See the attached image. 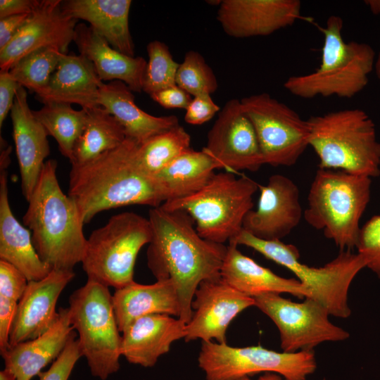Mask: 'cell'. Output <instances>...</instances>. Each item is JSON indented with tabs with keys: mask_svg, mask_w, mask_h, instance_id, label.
I'll return each instance as SVG.
<instances>
[{
	"mask_svg": "<svg viewBox=\"0 0 380 380\" xmlns=\"http://www.w3.org/2000/svg\"><path fill=\"white\" fill-rule=\"evenodd\" d=\"M148 220V267L157 280L173 282L181 305L179 318L187 324L196 289L202 281L220 276L227 246L202 238L186 211L160 205L149 210Z\"/></svg>",
	"mask_w": 380,
	"mask_h": 380,
	"instance_id": "cell-1",
	"label": "cell"
},
{
	"mask_svg": "<svg viewBox=\"0 0 380 380\" xmlns=\"http://www.w3.org/2000/svg\"><path fill=\"white\" fill-rule=\"evenodd\" d=\"M139 144L126 137L120 146L92 160L71 166L68 195L84 224L103 210L130 205L156 208L166 201L156 179L139 164Z\"/></svg>",
	"mask_w": 380,
	"mask_h": 380,
	"instance_id": "cell-2",
	"label": "cell"
},
{
	"mask_svg": "<svg viewBox=\"0 0 380 380\" xmlns=\"http://www.w3.org/2000/svg\"><path fill=\"white\" fill-rule=\"evenodd\" d=\"M56 168V160L45 161L23 221L44 262L54 270H72L83 260L87 239L79 209L63 192Z\"/></svg>",
	"mask_w": 380,
	"mask_h": 380,
	"instance_id": "cell-3",
	"label": "cell"
},
{
	"mask_svg": "<svg viewBox=\"0 0 380 380\" xmlns=\"http://www.w3.org/2000/svg\"><path fill=\"white\" fill-rule=\"evenodd\" d=\"M343 27L340 16L327 18L321 28L324 43L319 68L308 74L289 77L284 84L289 92L305 99L331 96L350 99L365 88L374 69L375 52L368 44L346 42Z\"/></svg>",
	"mask_w": 380,
	"mask_h": 380,
	"instance_id": "cell-4",
	"label": "cell"
},
{
	"mask_svg": "<svg viewBox=\"0 0 380 380\" xmlns=\"http://www.w3.org/2000/svg\"><path fill=\"white\" fill-rule=\"evenodd\" d=\"M309 146L319 168L370 178L380 175V142L375 125L364 110L348 108L311 116Z\"/></svg>",
	"mask_w": 380,
	"mask_h": 380,
	"instance_id": "cell-5",
	"label": "cell"
},
{
	"mask_svg": "<svg viewBox=\"0 0 380 380\" xmlns=\"http://www.w3.org/2000/svg\"><path fill=\"white\" fill-rule=\"evenodd\" d=\"M371 185L368 177L319 168L308 192L305 220L322 230L341 251L356 248Z\"/></svg>",
	"mask_w": 380,
	"mask_h": 380,
	"instance_id": "cell-6",
	"label": "cell"
},
{
	"mask_svg": "<svg viewBox=\"0 0 380 380\" xmlns=\"http://www.w3.org/2000/svg\"><path fill=\"white\" fill-rule=\"evenodd\" d=\"M229 242L251 248L289 270L310 290V298L324 305L330 315L341 318L350 315L348 290L358 272L367 267V261L360 253L341 251L324 266L314 267L300 262L299 251L295 246L281 241L262 240L242 229Z\"/></svg>",
	"mask_w": 380,
	"mask_h": 380,
	"instance_id": "cell-7",
	"label": "cell"
},
{
	"mask_svg": "<svg viewBox=\"0 0 380 380\" xmlns=\"http://www.w3.org/2000/svg\"><path fill=\"white\" fill-rule=\"evenodd\" d=\"M258 189L259 184L251 178L226 171L215 173L196 193L167 201L160 206L186 211L194 219L202 238L224 244L242 231L244 218L253 208V197Z\"/></svg>",
	"mask_w": 380,
	"mask_h": 380,
	"instance_id": "cell-8",
	"label": "cell"
},
{
	"mask_svg": "<svg viewBox=\"0 0 380 380\" xmlns=\"http://www.w3.org/2000/svg\"><path fill=\"white\" fill-rule=\"evenodd\" d=\"M70 321L78 332L91 375L107 379L120 369L122 336L108 287L89 280L69 298Z\"/></svg>",
	"mask_w": 380,
	"mask_h": 380,
	"instance_id": "cell-9",
	"label": "cell"
},
{
	"mask_svg": "<svg viewBox=\"0 0 380 380\" xmlns=\"http://www.w3.org/2000/svg\"><path fill=\"white\" fill-rule=\"evenodd\" d=\"M151 239L148 218L133 212L112 216L87 239L82 261L87 279L115 289L132 283L137 257Z\"/></svg>",
	"mask_w": 380,
	"mask_h": 380,
	"instance_id": "cell-10",
	"label": "cell"
},
{
	"mask_svg": "<svg viewBox=\"0 0 380 380\" xmlns=\"http://www.w3.org/2000/svg\"><path fill=\"white\" fill-rule=\"evenodd\" d=\"M198 363L205 380H239L266 372L286 380H306L317 368L313 350L277 352L261 346L233 347L213 341H202Z\"/></svg>",
	"mask_w": 380,
	"mask_h": 380,
	"instance_id": "cell-11",
	"label": "cell"
},
{
	"mask_svg": "<svg viewBox=\"0 0 380 380\" xmlns=\"http://www.w3.org/2000/svg\"><path fill=\"white\" fill-rule=\"evenodd\" d=\"M240 100L255 128L264 164L273 167L296 164L309 146L308 120L267 93Z\"/></svg>",
	"mask_w": 380,
	"mask_h": 380,
	"instance_id": "cell-12",
	"label": "cell"
},
{
	"mask_svg": "<svg viewBox=\"0 0 380 380\" xmlns=\"http://www.w3.org/2000/svg\"><path fill=\"white\" fill-rule=\"evenodd\" d=\"M253 298L255 306L277 326L284 352L313 350L323 342L341 341L350 336L347 331L329 321L328 310L312 298L297 303L278 293H265Z\"/></svg>",
	"mask_w": 380,
	"mask_h": 380,
	"instance_id": "cell-13",
	"label": "cell"
},
{
	"mask_svg": "<svg viewBox=\"0 0 380 380\" xmlns=\"http://www.w3.org/2000/svg\"><path fill=\"white\" fill-rule=\"evenodd\" d=\"M218 169L257 171L264 165L257 134L241 100L232 99L220 110L203 148Z\"/></svg>",
	"mask_w": 380,
	"mask_h": 380,
	"instance_id": "cell-14",
	"label": "cell"
},
{
	"mask_svg": "<svg viewBox=\"0 0 380 380\" xmlns=\"http://www.w3.org/2000/svg\"><path fill=\"white\" fill-rule=\"evenodd\" d=\"M255 306L253 298L237 291L221 276L202 281L196 289L186 324V341L226 343V332L232 320L242 311Z\"/></svg>",
	"mask_w": 380,
	"mask_h": 380,
	"instance_id": "cell-15",
	"label": "cell"
},
{
	"mask_svg": "<svg viewBox=\"0 0 380 380\" xmlns=\"http://www.w3.org/2000/svg\"><path fill=\"white\" fill-rule=\"evenodd\" d=\"M61 0H38L25 24L0 50L1 70H9L27 54L46 47L67 53L73 41L77 20L65 15Z\"/></svg>",
	"mask_w": 380,
	"mask_h": 380,
	"instance_id": "cell-16",
	"label": "cell"
},
{
	"mask_svg": "<svg viewBox=\"0 0 380 380\" xmlns=\"http://www.w3.org/2000/svg\"><path fill=\"white\" fill-rule=\"evenodd\" d=\"M258 190V206L246 215L243 229L262 240L281 241L303 216L299 189L289 177L276 174Z\"/></svg>",
	"mask_w": 380,
	"mask_h": 380,
	"instance_id": "cell-17",
	"label": "cell"
},
{
	"mask_svg": "<svg viewBox=\"0 0 380 380\" xmlns=\"http://www.w3.org/2000/svg\"><path fill=\"white\" fill-rule=\"evenodd\" d=\"M217 20L234 38L270 35L292 25L300 16L299 0H222Z\"/></svg>",
	"mask_w": 380,
	"mask_h": 380,
	"instance_id": "cell-18",
	"label": "cell"
},
{
	"mask_svg": "<svg viewBox=\"0 0 380 380\" xmlns=\"http://www.w3.org/2000/svg\"><path fill=\"white\" fill-rule=\"evenodd\" d=\"M75 276L73 270L53 269L43 279L28 281L18 303L9 335L10 346L34 339L52 327L58 315L57 300Z\"/></svg>",
	"mask_w": 380,
	"mask_h": 380,
	"instance_id": "cell-19",
	"label": "cell"
},
{
	"mask_svg": "<svg viewBox=\"0 0 380 380\" xmlns=\"http://www.w3.org/2000/svg\"><path fill=\"white\" fill-rule=\"evenodd\" d=\"M13 136L19 165L21 189L27 201L50 153L47 133L29 107L25 88L17 91L11 110Z\"/></svg>",
	"mask_w": 380,
	"mask_h": 380,
	"instance_id": "cell-20",
	"label": "cell"
},
{
	"mask_svg": "<svg viewBox=\"0 0 380 380\" xmlns=\"http://www.w3.org/2000/svg\"><path fill=\"white\" fill-rule=\"evenodd\" d=\"M186 324L166 314L139 317L122 333L121 355L131 364L153 367L173 342L185 338Z\"/></svg>",
	"mask_w": 380,
	"mask_h": 380,
	"instance_id": "cell-21",
	"label": "cell"
},
{
	"mask_svg": "<svg viewBox=\"0 0 380 380\" xmlns=\"http://www.w3.org/2000/svg\"><path fill=\"white\" fill-rule=\"evenodd\" d=\"M52 327L39 336L10 346L1 353L4 369L16 380H31L55 361L76 333L70 321L69 309L60 308Z\"/></svg>",
	"mask_w": 380,
	"mask_h": 380,
	"instance_id": "cell-22",
	"label": "cell"
},
{
	"mask_svg": "<svg viewBox=\"0 0 380 380\" xmlns=\"http://www.w3.org/2000/svg\"><path fill=\"white\" fill-rule=\"evenodd\" d=\"M103 83L85 56L62 53L49 84L36 95L43 103H75L84 108H93L99 106V93Z\"/></svg>",
	"mask_w": 380,
	"mask_h": 380,
	"instance_id": "cell-23",
	"label": "cell"
},
{
	"mask_svg": "<svg viewBox=\"0 0 380 380\" xmlns=\"http://www.w3.org/2000/svg\"><path fill=\"white\" fill-rule=\"evenodd\" d=\"M73 42L80 54L93 63L103 82L119 80L125 83L133 92L142 91L147 63L144 58L120 52L91 27L84 23L76 25Z\"/></svg>",
	"mask_w": 380,
	"mask_h": 380,
	"instance_id": "cell-24",
	"label": "cell"
},
{
	"mask_svg": "<svg viewBox=\"0 0 380 380\" xmlns=\"http://www.w3.org/2000/svg\"><path fill=\"white\" fill-rule=\"evenodd\" d=\"M238 245L229 242L220 271L230 286L251 298L265 293H290L299 298H311V291L298 279L280 277L243 255Z\"/></svg>",
	"mask_w": 380,
	"mask_h": 380,
	"instance_id": "cell-25",
	"label": "cell"
},
{
	"mask_svg": "<svg viewBox=\"0 0 380 380\" xmlns=\"http://www.w3.org/2000/svg\"><path fill=\"white\" fill-rule=\"evenodd\" d=\"M8 175L0 173V260L16 267L27 279L38 281L53 270L37 254L30 230L14 216L8 200Z\"/></svg>",
	"mask_w": 380,
	"mask_h": 380,
	"instance_id": "cell-26",
	"label": "cell"
},
{
	"mask_svg": "<svg viewBox=\"0 0 380 380\" xmlns=\"http://www.w3.org/2000/svg\"><path fill=\"white\" fill-rule=\"evenodd\" d=\"M134 99L133 91L122 81L104 82L99 89V105L122 125L127 138L140 144L180 125L176 115L148 114L136 104Z\"/></svg>",
	"mask_w": 380,
	"mask_h": 380,
	"instance_id": "cell-27",
	"label": "cell"
},
{
	"mask_svg": "<svg viewBox=\"0 0 380 380\" xmlns=\"http://www.w3.org/2000/svg\"><path fill=\"white\" fill-rule=\"evenodd\" d=\"M130 0H67L63 12L89 23L96 32L120 52L134 56L135 48L129 27Z\"/></svg>",
	"mask_w": 380,
	"mask_h": 380,
	"instance_id": "cell-28",
	"label": "cell"
},
{
	"mask_svg": "<svg viewBox=\"0 0 380 380\" xmlns=\"http://www.w3.org/2000/svg\"><path fill=\"white\" fill-rule=\"evenodd\" d=\"M113 300L115 318L122 333L143 316L166 314L179 318L181 315L177 291L170 279L157 280L152 284L133 281L115 289Z\"/></svg>",
	"mask_w": 380,
	"mask_h": 380,
	"instance_id": "cell-29",
	"label": "cell"
},
{
	"mask_svg": "<svg viewBox=\"0 0 380 380\" xmlns=\"http://www.w3.org/2000/svg\"><path fill=\"white\" fill-rule=\"evenodd\" d=\"M218 169L215 160L203 149L183 152L153 177L167 201L191 196L205 186Z\"/></svg>",
	"mask_w": 380,
	"mask_h": 380,
	"instance_id": "cell-30",
	"label": "cell"
},
{
	"mask_svg": "<svg viewBox=\"0 0 380 380\" xmlns=\"http://www.w3.org/2000/svg\"><path fill=\"white\" fill-rule=\"evenodd\" d=\"M85 109V126L75 145L70 160L71 166L80 165L92 160L118 147L126 139L122 125L102 106Z\"/></svg>",
	"mask_w": 380,
	"mask_h": 380,
	"instance_id": "cell-31",
	"label": "cell"
},
{
	"mask_svg": "<svg viewBox=\"0 0 380 380\" xmlns=\"http://www.w3.org/2000/svg\"><path fill=\"white\" fill-rule=\"evenodd\" d=\"M32 113L47 134L56 139L61 153L70 160L85 126L86 109L75 110L71 104L49 102Z\"/></svg>",
	"mask_w": 380,
	"mask_h": 380,
	"instance_id": "cell-32",
	"label": "cell"
},
{
	"mask_svg": "<svg viewBox=\"0 0 380 380\" xmlns=\"http://www.w3.org/2000/svg\"><path fill=\"white\" fill-rule=\"evenodd\" d=\"M189 148L191 136L179 125L139 144L137 160L142 170L153 177Z\"/></svg>",
	"mask_w": 380,
	"mask_h": 380,
	"instance_id": "cell-33",
	"label": "cell"
},
{
	"mask_svg": "<svg viewBox=\"0 0 380 380\" xmlns=\"http://www.w3.org/2000/svg\"><path fill=\"white\" fill-rule=\"evenodd\" d=\"M61 53L51 47L35 50L20 58L9 72L21 87L37 94L49 84Z\"/></svg>",
	"mask_w": 380,
	"mask_h": 380,
	"instance_id": "cell-34",
	"label": "cell"
},
{
	"mask_svg": "<svg viewBox=\"0 0 380 380\" xmlns=\"http://www.w3.org/2000/svg\"><path fill=\"white\" fill-rule=\"evenodd\" d=\"M148 61L145 68L142 91L149 96L176 85V75L179 63L173 58L168 46L154 40L146 47Z\"/></svg>",
	"mask_w": 380,
	"mask_h": 380,
	"instance_id": "cell-35",
	"label": "cell"
},
{
	"mask_svg": "<svg viewBox=\"0 0 380 380\" xmlns=\"http://www.w3.org/2000/svg\"><path fill=\"white\" fill-rule=\"evenodd\" d=\"M176 84L193 97L211 95L218 89L213 69L200 53L193 50L187 51L179 63Z\"/></svg>",
	"mask_w": 380,
	"mask_h": 380,
	"instance_id": "cell-36",
	"label": "cell"
},
{
	"mask_svg": "<svg viewBox=\"0 0 380 380\" xmlns=\"http://www.w3.org/2000/svg\"><path fill=\"white\" fill-rule=\"evenodd\" d=\"M357 253L367 261V267L380 278V215H374L360 228Z\"/></svg>",
	"mask_w": 380,
	"mask_h": 380,
	"instance_id": "cell-37",
	"label": "cell"
},
{
	"mask_svg": "<svg viewBox=\"0 0 380 380\" xmlns=\"http://www.w3.org/2000/svg\"><path fill=\"white\" fill-rule=\"evenodd\" d=\"M75 336L68 341L49 369L38 374L39 380H68L75 364L82 357L79 341Z\"/></svg>",
	"mask_w": 380,
	"mask_h": 380,
	"instance_id": "cell-38",
	"label": "cell"
},
{
	"mask_svg": "<svg viewBox=\"0 0 380 380\" xmlns=\"http://www.w3.org/2000/svg\"><path fill=\"white\" fill-rule=\"evenodd\" d=\"M28 281L13 265L0 260V297L18 302Z\"/></svg>",
	"mask_w": 380,
	"mask_h": 380,
	"instance_id": "cell-39",
	"label": "cell"
},
{
	"mask_svg": "<svg viewBox=\"0 0 380 380\" xmlns=\"http://www.w3.org/2000/svg\"><path fill=\"white\" fill-rule=\"evenodd\" d=\"M220 110L211 95L194 96L186 109L184 120L190 125H200L210 120Z\"/></svg>",
	"mask_w": 380,
	"mask_h": 380,
	"instance_id": "cell-40",
	"label": "cell"
},
{
	"mask_svg": "<svg viewBox=\"0 0 380 380\" xmlns=\"http://www.w3.org/2000/svg\"><path fill=\"white\" fill-rule=\"evenodd\" d=\"M20 87L11 75L9 70H0V128L11 110Z\"/></svg>",
	"mask_w": 380,
	"mask_h": 380,
	"instance_id": "cell-41",
	"label": "cell"
},
{
	"mask_svg": "<svg viewBox=\"0 0 380 380\" xmlns=\"http://www.w3.org/2000/svg\"><path fill=\"white\" fill-rule=\"evenodd\" d=\"M150 96L155 102L167 109L186 110L192 99L189 93L177 84L160 90Z\"/></svg>",
	"mask_w": 380,
	"mask_h": 380,
	"instance_id": "cell-42",
	"label": "cell"
},
{
	"mask_svg": "<svg viewBox=\"0 0 380 380\" xmlns=\"http://www.w3.org/2000/svg\"><path fill=\"white\" fill-rule=\"evenodd\" d=\"M18 302L0 297V353L9 346V335Z\"/></svg>",
	"mask_w": 380,
	"mask_h": 380,
	"instance_id": "cell-43",
	"label": "cell"
},
{
	"mask_svg": "<svg viewBox=\"0 0 380 380\" xmlns=\"http://www.w3.org/2000/svg\"><path fill=\"white\" fill-rule=\"evenodd\" d=\"M30 14L12 15L0 19V50L13 39Z\"/></svg>",
	"mask_w": 380,
	"mask_h": 380,
	"instance_id": "cell-44",
	"label": "cell"
},
{
	"mask_svg": "<svg viewBox=\"0 0 380 380\" xmlns=\"http://www.w3.org/2000/svg\"><path fill=\"white\" fill-rule=\"evenodd\" d=\"M38 0H1L0 19L12 15L29 14L34 9Z\"/></svg>",
	"mask_w": 380,
	"mask_h": 380,
	"instance_id": "cell-45",
	"label": "cell"
},
{
	"mask_svg": "<svg viewBox=\"0 0 380 380\" xmlns=\"http://www.w3.org/2000/svg\"><path fill=\"white\" fill-rule=\"evenodd\" d=\"M239 380H286L282 376L274 372L263 373L257 379H253L251 377H244Z\"/></svg>",
	"mask_w": 380,
	"mask_h": 380,
	"instance_id": "cell-46",
	"label": "cell"
},
{
	"mask_svg": "<svg viewBox=\"0 0 380 380\" xmlns=\"http://www.w3.org/2000/svg\"><path fill=\"white\" fill-rule=\"evenodd\" d=\"M365 4L374 15L380 16V0H366Z\"/></svg>",
	"mask_w": 380,
	"mask_h": 380,
	"instance_id": "cell-47",
	"label": "cell"
},
{
	"mask_svg": "<svg viewBox=\"0 0 380 380\" xmlns=\"http://www.w3.org/2000/svg\"><path fill=\"white\" fill-rule=\"evenodd\" d=\"M0 380H16L13 374L6 369L0 372Z\"/></svg>",
	"mask_w": 380,
	"mask_h": 380,
	"instance_id": "cell-48",
	"label": "cell"
},
{
	"mask_svg": "<svg viewBox=\"0 0 380 380\" xmlns=\"http://www.w3.org/2000/svg\"><path fill=\"white\" fill-rule=\"evenodd\" d=\"M374 70H375L376 77L380 80V51L378 53L377 57L376 58Z\"/></svg>",
	"mask_w": 380,
	"mask_h": 380,
	"instance_id": "cell-49",
	"label": "cell"
}]
</instances>
